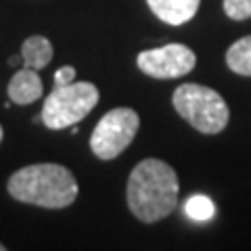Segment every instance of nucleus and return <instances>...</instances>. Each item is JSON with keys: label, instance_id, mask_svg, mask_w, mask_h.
<instances>
[{"label": "nucleus", "instance_id": "9b49d317", "mask_svg": "<svg viewBox=\"0 0 251 251\" xmlns=\"http://www.w3.org/2000/svg\"><path fill=\"white\" fill-rule=\"evenodd\" d=\"M184 211L188 218L197 220V222H205V220H211L216 214V205L214 201L207 199L205 195H195L184 203Z\"/></svg>", "mask_w": 251, "mask_h": 251}, {"label": "nucleus", "instance_id": "7ed1b4c3", "mask_svg": "<svg viewBox=\"0 0 251 251\" xmlns=\"http://www.w3.org/2000/svg\"><path fill=\"white\" fill-rule=\"evenodd\" d=\"M180 117L201 134H220L228 126V105L222 94L201 84H182L172 97Z\"/></svg>", "mask_w": 251, "mask_h": 251}, {"label": "nucleus", "instance_id": "2eb2a0df", "mask_svg": "<svg viewBox=\"0 0 251 251\" xmlns=\"http://www.w3.org/2000/svg\"><path fill=\"white\" fill-rule=\"evenodd\" d=\"M4 249H6V247H4V245H2V243H0V251H4Z\"/></svg>", "mask_w": 251, "mask_h": 251}, {"label": "nucleus", "instance_id": "0eeeda50", "mask_svg": "<svg viewBox=\"0 0 251 251\" xmlns=\"http://www.w3.org/2000/svg\"><path fill=\"white\" fill-rule=\"evenodd\" d=\"M44 92L42 80L36 69L21 67L9 82V99L15 105H29L38 100Z\"/></svg>", "mask_w": 251, "mask_h": 251}, {"label": "nucleus", "instance_id": "39448f33", "mask_svg": "<svg viewBox=\"0 0 251 251\" xmlns=\"http://www.w3.org/2000/svg\"><path fill=\"white\" fill-rule=\"evenodd\" d=\"M140 126V117L134 109L117 107L99 120L90 136L92 153L103 161L115 159L132 145Z\"/></svg>", "mask_w": 251, "mask_h": 251}, {"label": "nucleus", "instance_id": "423d86ee", "mask_svg": "<svg viewBox=\"0 0 251 251\" xmlns=\"http://www.w3.org/2000/svg\"><path fill=\"white\" fill-rule=\"evenodd\" d=\"M197 57L184 44H166L159 49L143 50L136 57V65L143 74L157 80H174L195 69Z\"/></svg>", "mask_w": 251, "mask_h": 251}, {"label": "nucleus", "instance_id": "6e6552de", "mask_svg": "<svg viewBox=\"0 0 251 251\" xmlns=\"http://www.w3.org/2000/svg\"><path fill=\"white\" fill-rule=\"evenodd\" d=\"M201 0H147L157 19L168 25H182L197 15Z\"/></svg>", "mask_w": 251, "mask_h": 251}, {"label": "nucleus", "instance_id": "ddd939ff", "mask_svg": "<svg viewBox=\"0 0 251 251\" xmlns=\"http://www.w3.org/2000/svg\"><path fill=\"white\" fill-rule=\"evenodd\" d=\"M75 80V69L72 65H65L54 72V84L57 86H63V84H72Z\"/></svg>", "mask_w": 251, "mask_h": 251}, {"label": "nucleus", "instance_id": "20e7f679", "mask_svg": "<svg viewBox=\"0 0 251 251\" xmlns=\"http://www.w3.org/2000/svg\"><path fill=\"white\" fill-rule=\"evenodd\" d=\"M99 103V88L90 82H72L50 90L44 99L42 122L50 130H63L82 122Z\"/></svg>", "mask_w": 251, "mask_h": 251}, {"label": "nucleus", "instance_id": "f03ea898", "mask_svg": "<svg viewBox=\"0 0 251 251\" xmlns=\"http://www.w3.org/2000/svg\"><path fill=\"white\" fill-rule=\"evenodd\" d=\"M11 197L44 209H63L77 197L75 176L59 163H34L17 170L9 178Z\"/></svg>", "mask_w": 251, "mask_h": 251}, {"label": "nucleus", "instance_id": "f8f14e48", "mask_svg": "<svg viewBox=\"0 0 251 251\" xmlns=\"http://www.w3.org/2000/svg\"><path fill=\"white\" fill-rule=\"evenodd\" d=\"M224 13L234 21L251 17V0H224Z\"/></svg>", "mask_w": 251, "mask_h": 251}, {"label": "nucleus", "instance_id": "f257e3e1", "mask_svg": "<svg viewBox=\"0 0 251 251\" xmlns=\"http://www.w3.org/2000/svg\"><path fill=\"white\" fill-rule=\"evenodd\" d=\"M178 176L161 159H143L128 178V207L140 222L153 224L170 216L178 205Z\"/></svg>", "mask_w": 251, "mask_h": 251}, {"label": "nucleus", "instance_id": "4468645a", "mask_svg": "<svg viewBox=\"0 0 251 251\" xmlns=\"http://www.w3.org/2000/svg\"><path fill=\"white\" fill-rule=\"evenodd\" d=\"M0 143H2V126H0Z\"/></svg>", "mask_w": 251, "mask_h": 251}, {"label": "nucleus", "instance_id": "1a4fd4ad", "mask_svg": "<svg viewBox=\"0 0 251 251\" xmlns=\"http://www.w3.org/2000/svg\"><path fill=\"white\" fill-rule=\"evenodd\" d=\"M21 61L23 67L36 69V72L44 69L52 61V44L49 42V38L29 36L21 46Z\"/></svg>", "mask_w": 251, "mask_h": 251}, {"label": "nucleus", "instance_id": "9d476101", "mask_svg": "<svg viewBox=\"0 0 251 251\" xmlns=\"http://www.w3.org/2000/svg\"><path fill=\"white\" fill-rule=\"evenodd\" d=\"M226 65L234 74L251 77V36L232 42L228 52H226Z\"/></svg>", "mask_w": 251, "mask_h": 251}]
</instances>
